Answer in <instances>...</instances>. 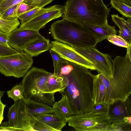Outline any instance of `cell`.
<instances>
[{"instance_id":"cell-1","label":"cell","mask_w":131,"mask_h":131,"mask_svg":"<svg viewBox=\"0 0 131 131\" xmlns=\"http://www.w3.org/2000/svg\"><path fill=\"white\" fill-rule=\"evenodd\" d=\"M73 69L69 74L61 76L65 78L68 85L60 92L67 96L73 115H76L92 110L94 105L92 96L94 75L84 67L73 62Z\"/></svg>"},{"instance_id":"cell-2","label":"cell","mask_w":131,"mask_h":131,"mask_svg":"<svg viewBox=\"0 0 131 131\" xmlns=\"http://www.w3.org/2000/svg\"><path fill=\"white\" fill-rule=\"evenodd\" d=\"M98 75L106 88L107 104L110 105L118 100L125 102L131 94V63L127 52L124 56L114 58L112 79L101 73Z\"/></svg>"},{"instance_id":"cell-3","label":"cell","mask_w":131,"mask_h":131,"mask_svg":"<svg viewBox=\"0 0 131 131\" xmlns=\"http://www.w3.org/2000/svg\"><path fill=\"white\" fill-rule=\"evenodd\" d=\"M63 18L81 24L100 26L108 25L110 11L102 0H67Z\"/></svg>"},{"instance_id":"cell-4","label":"cell","mask_w":131,"mask_h":131,"mask_svg":"<svg viewBox=\"0 0 131 131\" xmlns=\"http://www.w3.org/2000/svg\"><path fill=\"white\" fill-rule=\"evenodd\" d=\"M49 29L54 39L72 47H95L98 43L82 24L64 18L54 22Z\"/></svg>"},{"instance_id":"cell-5","label":"cell","mask_w":131,"mask_h":131,"mask_svg":"<svg viewBox=\"0 0 131 131\" xmlns=\"http://www.w3.org/2000/svg\"><path fill=\"white\" fill-rule=\"evenodd\" d=\"M52 73L42 69L32 68L23 77L21 81L24 98L52 107L54 99L43 92L44 85Z\"/></svg>"},{"instance_id":"cell-6","label":"cell","mask_w":131,"mask_h":131,"mask_svg":"<svg viewBox=\"0 0 131 131\" xmlns=\"http://www.w3.org/2000/svg\"><path fill=\"white\" fill-rule=\"evenodd\" d=\"M66 121L77 131H106L110 124L108 113H96L92 111L72 115Z\"/></svg>"},{"instance_id":"cell-7","label":"cell","mask_w":131,"mask_h":131,"mask_svg":"<svg viewBox=\"0 0 131 131\" xmlns=\"http://www.w3.org/2000/svg\"><path fill=\"white\" fill-rule=\"evenodd\" d=\"M33 62L32 57L25 52L7 56H0V72L5 77H24Z\"/></svg>"},{"instance_id":"cell-8","label":"cell","mask_w":131,"mask_h":131,"mask_svg":"<svg viewBox=\"0 0 131 131\" xmlns=\"http://www.w3.org/2000/svg\"><path fill=\"white\" fill-rule=\"evenodd\" d=\"M72 48L92 63L98 74L101 73L108 79L113 78V60L110 55L100 52L95 47Z\"/></svg>"},{"instance_id":"cell-9","label":"cell","mask_w":131,"mask_h":131,"mask_svg":"<svg viewBox=\"0 0 131 131\" xmlns=\"http://www.w3.org/2000/svg\"><path fill=\"white\" fill-rule=\"evenodd\" d=\"M16 116L14 131H34L33 127L38 121L28 100L24 97L15 102Z\"/></svg>"},{"instance_id":"cell-10","label":"cell","mask_w":131,"mask_h":131,"mask_svg":"<svg viewBox=\"0 0 131 131\" xmlns=\"http://www.w3.org/2000/svg\"><path fill=\"white\" fill-rule=\"evenodd\" d=\"M64 10V6L60 5H55L46 8H42L31 19L21 24L19 28L39 31L50 21L62 17Z\"/></svg>"},{"instance_id":"cell-11","label":"cell","mask_w":131,"mask_h":131,"mask_svg":"<svg viewBox=\"0 0 131 131\" xmlns=\"http://www.w3.org/2000/svg\"><path fill=\"white\" fill-rule=\"evenodd\" d=\"M49 49L58 53L65 60L84 67L91 70H96L92 63L77 52L69 45L57 40L50 43Z\"/></svg>"},{"instance_id":"cell-12","label":"cell","mask_w":131,"mask_h":131,"mask_svg":"<svg viewBox=\"0 0 131 131\" xmlns=\"http://www.w3.org/2000/svg\"><path fill=\"white\" fill-rule=\"evenodd\" d=\"M39 31L18 28L8 34V43L18 52L24 51L31 43L43 37Z\"/></svg>"},{"instance_id":"cell-13","label":"cell","mask_w":131,"mask_h":131,"mask_svg":"<svg viewBox=\"0 0 131 131\" xmlns=\"http://www.w3.org/2000/svg\"><path fill=\"white\" fill-rule=\"evenodd\" d=\"M110 105L108 116L110 124L131 123V116L125 102L118 100Z\"/></svg>"},{"instance_id":"cell-14","label":"cell","mask_w":131,"mask_h":131,"mask_svg":"<svg viewBox=\"0 0 131 131\" xmlns=\"http://www.w3.org/2000/svg\"><path fill=\"white\" fill-rule=\"evenodd\" d=\"M82 25L90 32L98 43L107 39L112 35L116 34L117 33L115 26H112L108 25L103 27L86 24Z\"/></svg>"},{"instance_id":"cell-15","label":"cell","mask_w":131,"mask_h":131,"mask_svg":"<svg viewBox=\"0 0 131 131\" xmlns=\"http://www.w3.org/2000/svg\"><path fill=\"white\" fill-rule=\"evenodd\" d=\"M106 95V88L102 81L99 77L98 74L94 75L92 96L94 105L105 103Z\"/></svg>"},{"instance_id":"cell-16","label":"cell","mask_w":131,"mask_h":131,"mask_svg":"<svg viewBox=\"0 0 131 131\" xmlns=\"http://www.w3.org/2000/svg\"><path fill=\"white\" fill-rule=\"evenodd\" d=\"M59 101L54 102L52 107L54 113L61 118L66 120L73 113L69 104L67 97L65 95H62Z\"/></svg>"},{"instance_id":"cell-17","label":"cell","mask_w":131,"mask_h":131,"mask_svg":"<svg viewBox=\"0 0 131 131\" xmlns=\"http://www.w3.org/2000/svg\"><path fill=\"white\" fill-rule=\"evenodd\" d=\"M50 43L49 39L43 37L31 43L24 49V51L32 57H36L49 49Z\"/></svg>"},{"instance_id":"cell-18","label":"cell","mask_w":131,"mask_h":131,"mask_svg":"<svg viewBox=\"0 0 131 131\" xmlns=\"http://www.w3.org/2000/svg\"><path fill=\"white\" fill-rule=\"evenodd\" d=\"M38 121L45 123L57 131H61L67 123L66 120L61 118L54 113L38 115Z\"/></svg>"},{"instance_id":"cell-19","label":"cell","mask_w":131,"mask_h":131,"mask_svg":"<svg viewBox=\"0 0 131 131\" xmlns=\"http://www.w3.org/2000/svg\"><path fill=\"white\" fill-rule=\"evenodd\" d=\"M113 21L118 27L119 35L129 44L131 43V31L126 23V19L117 14H112Z\"/></svg>"},{"instance_id":"cell-20","label":"cell","mask_w":131,"mask_h":131,"mask_svg":"<svg viewBox=\"0 0 131 131\" xmlns=\"http://www.w3.org/2000/svg\"><path fill=\"white\" fill-rule=\"evenodd\" d=\"M20 25L18 18L8 19L0 17V31L9 34L18 28Z\"/></svg>"},{"instance_id":"cell-21","label":"cell","mask_w":131,"mask_h":131,"mask_svg":"<svg viewBox=\"0 0 131 131\" xmlns=\"http://www.w3.org/2000/svg\"><path fill=\"white\" fill-rule=\"evenodd\" d=\"M31 103L36 115L54 113L52 107L47 105L28 100Z\"/></svg>"},{"instance_id":"cell-22","label":"cell","mask_w":131,"mask_h":131,"mask_svg":"<svg viewBox=\"0 0 131 131\" xmlns=\"http://www.w3.org/2000/svg\"><path fill=\"white\" fill-rule=\"evenodd\" d=\"M49 52L52 57L54 66V74L59 76L61 69L67 63V60L61 57L57 52L51 49Z\"/></svg>"},{"instance_id":"cell-23","label":"cell","mask_w":131,"mask_h":131,"mask_svg":"<svg viewBox=\"0 0 131 131\" xmlns=\"http://www.w3.org/2000/svg\"><path fill=\"white\" fill-rule=\"evenodd\" d=\"M110 4L124 16L131 18V6L115 0H111Z\"/></svg>"},{"instance_id":"cell-24","label":"cell","mask_w":131,"mask_h":131,"mask_svg":"<svg viewBox=\"0 0 131 131\" xmlns=\"http://www.w3.org/2000/svg\"><path fill=\"white\" fill-rule=\"evenodd\" d=\"M7 93L8 97L12 99L14 102L24 97L23 88L21 83L15 85Z\"/></svg>"},{"instance_id":"cell-25","label":"cell","mask_w":131,"mask_h":131,"mask_svg":"<svg viewBox=\"0 0 131 131\" xmlns=\"http://www.w3.org/2000/svg\"><path fill=\"white\" fill-rule=\"evenodd\" d=\"M110 42L120 47L128 48L130 44L123 38L119 35L114 34L108 37L107 39Z\"/></svg>"},{"instance_id":"cell-26","label":"cell","mask_w":131,"mask_h":131,"mask_svg":"<svg viewBox=\"0 0 131 131\" xmlns=\"http://www.w3.org/2000/svg\"><path fill=\"white\" fill-rule=\"evenodd\" d=\"M20 3L12 7L4 12L0 14V17L8 19L18 18V12Z\"/></svg>"},{"instance_id":"cell-27","label":"cell","mask_w":131,"mask_h":131,"mask_svg":"<svg viewBox=\"0 0 131 131\" xmlns=\"http://www.w3.org/2000/svg\"><path fill=\"white\" fill-rule=\"evenodd\" d=\"M42 8L37 7L20 15L18 18L20 20L21 24H23L29 20L36 15Z\"/></svg>"},{"instance_id":"cell-28","label":"cell","mask_w":131,"mask_h":131,"mask_svg":"<svg viewBox=\"0 0 131 131\" xmlns=\"http://www.w3.org/2000/svg\"><path fill=\"white\" fill-rule=\"evenodd\" d=\"M16 109L15 103L14 104L8 109L7 116L8 124L10 127L12 131L15 124L16 116Z\"/></svg>"},{"instance_id":"cell-29","label":"cell","mask_w":131,"mask_h":131,"mask_svg":"<svg viewBox=\"0 0 131 131\" xmlns=\"http://www.w3.org/2000/svg\"><path fill=\"white\" fill-rule=\"evenodd\" d=\"M25 0H0V14Z\"/></svg>"},{"instance_id":"cell-30","label":"cell","mask_w":131,"mask_h":131,"mask_svg":"<svg viewBox=\"0 0 131 131\" xmlns=\"http://www.w3.org/2000/svg\"><path fill=\"white\" fill-rule=\"evenodd\" d=\"M110 105L105 103L94 105L92 111L95 113L100 114L108 113Z\"/></svg>"},{"instance_id":"cell-31","label":"cell","mask_w":131,"mask_h":131,"mask_svg":"<svg viewBox=\"0 0 131 131\" xmlns=\"http://www.w3.org/2000/svg\"><path fill=\"white\" fill-rule=\"evenodd\" d=\"M19 52L10 46L0 45V56L5 57L18 53Z\"/></svg>"},{"instance_id":"cell-32","label":"cell","mask_w":131,"mask_h":131,"mask_svg":"<svg viewBox=\"0 0 131 131\" xmlns=\"http://www.w3.org/2000/svg\"><path fill=\"white\" fill-rule=\"evenodd\" d=\"M33 129L34 131H57V130L39 121H38L35 123L33 127Z\"/></svg>"},{"instance_id":"cell-33","label":"cell","mask_w":131,"mask_h":131,"mask_svg":"<svg viewBox=\"0 0 131 131\" xmlns=\"http://www.w3.org/2000/svg\"><path fill=\"white\" fill-rule=\"evenodd\" d=\"M54 0H25L23 2L38 7L43 8Z\"/></svg>"},{"instance_id":"cell-34","label":"cell","mask_w":131,"mask_h":131,"mask_svg":"<svg viewBox=\"0 0 131 131\" xmlns=\"http://www.w3.org/2000/svg\"><path fill=\"white\" fill-rule=\"evenodd\" d=\"M37 7H38L22 2L20 3L19 7L18 16V17L21 15Z\"/></svg>"},{"instance_id":"cell-35","label":"cell","mask_w":131,"mask_h":131,"mask_svg":"<svg viewBox=\"0 0 131 131\" xmlns=\"http://www.w3.org/2000/svg\"><path fill=\"white\" fill-rule=\"evenodd\" d=\"M8 34L0 31V45L9 46L8 43Z\"/></svg>"},{"instance_id":"cell-36","label":"cell","mask_w":131,"mask_h":131,"mask_svg":"<svg viewBox=\"0 0 131 131\" xmlns=\"http://www.w3.org/2000/svg\"><path fill=\"white\" fill-rule=\"evenodd\" d=\"M0 124L1 126L0 127V131H12L7 122H2Z\"/></svg>"},{"instance_id":"cell-37","label":"cell","mask_w":131,"mask_h":131,"mask_svg":"<svg viewBox=\"0 0 131 131\" xmlns=\"http://www.w3.org/2000/svg\"><path fill=\"white\" fill-rule=\"evenodd\" d=\"M0 124L2 123V121L4 119L3 114L4 109L6 106L5 104H4L2 102L1 99H0Z\"/></svg>"},{"instance_id":"cell-38","label":"cell","mask_w":131,"mask_h":131,"mask_svg":"<svg viewBox=\"0 0 131 131\" xmlns=\"http://www.w3.org/2000/svg\"><path fill=\"white\" fill-rule=\"evenodd\" d=\"M126 106L131 116V97L129 96L125 101Z\"/></svg>"},{"instance_id":"cell-39","label":"cell","mask_w":131,"mask_h":131,"mask_svg":"<svg viewBox=\"0 0 131 131\" xmlns=\"http://www.w3.org/2000/svg\"><path fill=\"white\" fill-rule=\"evenodd\" d=\"M122 131H131V123L126 124L122 127Z\"/></svg>"},{"instance_id":"cell-40","label":"cell","mask_w":131,"mask_h":131,"mask_svg":"<svg viewBox=\"0 0 131 131\" xmlns=\"http://www.w3.org/2000/svg\"><path fill=\"white\" fill-rule=\"evenodd\" d=\"M131 6V0H115Z\"/></svg>"},{"instance_id":"cell-41","label":"cell","mask_w":131,"mask_h":131,"mask_svg":"<svg viewBox=\"0 0 131 131\" xmlns=\"http://www.w3.org/2000/svg\"><path fill=\"white\" fill-rule=\"evenodd\" d=\"M127 52L131 63V43L129 47L127 48Z\"/></svg>"},{"instance_id":"cell-42","label":"cell","mask_w":131,"mask_h":131,"mask_svg":"<svg viewBox=\"0 0 131 131\" xmlns=\"http://www.w3.org/2000/svg\"><path fill=\"white\" fill-rule=\"evenodd\" d=\"M126 23L131 31V18H127L126 20Z\"/></svg>"},{"instance_id":"cell-43","label":"cell","mask_w":131,"mask_h":131,"mask_svg":"<svg viewBox=\"0 0 131 131\" xmlns=\"http://www.w3.org/2000/svg\"><path fill=\"white\" fill-rule=\"evenodd\" d=\"M5 91H1L0 92V98L1 99V97L3 96Z\"/></svg>"}]
</instances>
